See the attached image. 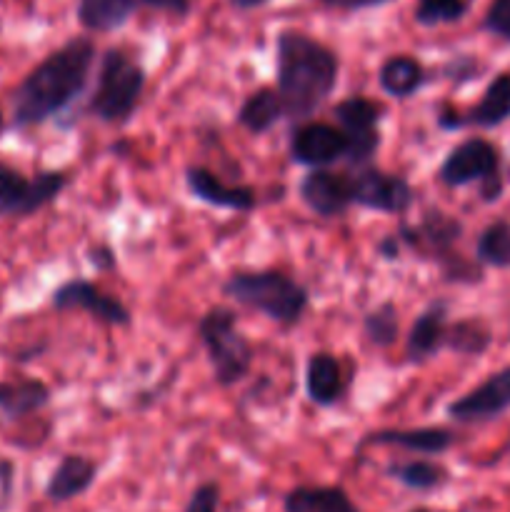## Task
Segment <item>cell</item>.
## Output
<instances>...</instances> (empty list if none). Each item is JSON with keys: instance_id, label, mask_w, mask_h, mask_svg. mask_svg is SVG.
<instances>
[{"instance_id": "cell-36", "label": "cell", "mask_w": 510, "mask_h": 512, "mask_svg": "<svg viewBox=\"0 0 510 512\" xmlns=\"http://www.w3.org/2000/svg\"><path fill=\"white\" fill-rule=\"evenodd\" d=\"M140 5H148V8L160 10V13L180 15V18L190 13V0H140Z\"/></svg>"}, {"instance_id": "cell-11", "label": "cell", "mask_w": 510, "mask_h": 512, "mask_svg": "<svg viewBox=\"0 0 510 512\" xmlns=\"http://www.w3.org/2000/svg\"><path fill=\"white\" fill-rule=\"evenodd\" d=\"M288 153L303 168H330L348 155V138L343 130L323 120H300L288 138Z\"/></svg>"}, {"instance_id": "cell-3", "label": "cell", "mask_w": 510, "mask_h": 512, "mask_svg": "<svg viewBox=\"0 0 510 512\" xmlns=\"http://www.w3.org/2000/svg\"><path fill=\"white\" fill-rule=\"evenodd\" d=\"M223 295L285 328L298 325L310 305L308 288L273 268L235 270L223 280Z\"/></svg>"}, {"instance_id": "cell-26", "label": "cell", "mask_w": 510, "mask_h": 512, "mask_svg": "<svg viewBox=\"0 0 510 512\" xmlns=\"http://www.w3.org/2000/svg\"><path fill=\"white\" fill-rule=\"evenodd\" d=\"M385 475L398 480L403 488L413 490V493H433L440 490L450 480L448 468L428 458L405 460V463H390L385 468Z\"/></svg>"}, {"instance_id": "cell-31", "label": "cell", "mask_w": 510, "mask_h": 512, "mask_svg": "<svg viewBox=\"0 0 510 512\" xmlns=\"http://www.w3.org/2000/svg\"><path fill=\"white\" fill-rule=\"evenodd\" d=\"M483 28L495 38L510 43V0H493L485 10Z\"/></svg>"}, {"instance_id": "cell-2", "label": "cell", "mask_w": 510, "mask_h": 512, "mask_svg": "<svg viewBox=\"0 0 510 512\" xmlns=\"http://www.w3.org/2000/svg\"><path fill=\"white\" fill-rule=\"evenodd\" d=\"M340 75L335 50L303 30L285 28L275 38V83L285 103V118L308 120L333 95Z\"/></svg>"}, {"instance_id": "cell-4", "label": "cell", "mask_w": 510, "mask_h": 512, "mask_svg": "<svg viewBox=\"0 0 510 512\" xmlns=\"http://www.w3.org/2000/svg\"><path fill=\"white\" fill-rule=\"evenodd\" d=\"M148 73L123 48L105 50L100 60L95 88L88 100V113L108 125H125L133 120L143 100Z\"/></svg>"}, {"instance_id": "cell-21", "label": "cell", "mask_w": 510, "mask_h": 512, "mask_svg": "<svg viewBox=\"0 0 510 512\" xmlns=\"http://www.w3.org/2000/svg\"><path fill=\"white\" fill-rule=\"evenodd\" d=\"M48 385L38 378L20 375L13 380H0V423H18L50 405Z\"/></svg>"}, {"instance_id": "cell-13", "label": "cell", "mask_w": 510, "mask_h": 512, "mask_svg": "<svg viewBox=\"0 0 510 512\" xmlns=\"http://www.w3.org/2000/svg\"><path fill=\"white\" fill-rule=\"evenodd\" d=\"M298 195L305 208L323 220L343 218L353 208V185L348 170L310 168L300 178Z\"/></svg>"}, {"instance_id": "cell-30", "label": "cell", "mask_w": 510, "mask_h": 512, "mask_svg": "<svg viewBox=\"0 0 510 512\" xmlns=\"http://www.w3.org/2000/svg\"><path fill=\"white\" fill-rule=\"evenodd\" d=\"M475 0H415L413 18L423 28L450 25L463 20L470 13Z\"/></svg>"}, {"instance_id": "cell-39", "label": "cell", "mask_w": 510, "mask_h": 512, "mask_svg": "<svg viewBox=\"0 0 510 512\" xmlns=\"http://www.w3.org/2000/svg\"><path fill=\"white\" fill-rule=\"evenodd\" d=\"M265 3H270V0H230V5L238 10H255V8H263Z\"/></svg>"}, {"instance_id": "cell-6", "label": "cell", "mask_w": 510, "mask_h": 512, "mask_svg": "<svg viewBox=\"0 0 510 512\" xmlns=\"http://www.w3.org/2000/svg\"><path fill=\"white\" fill-rule=\"evenodd\" d=\"M438 180L448 188H465L478 183L480 198L495 203L503 193L500 150L485 138H468L450 148L438 168Z\"/></svg>"}, {"instance_id": "cell-5", "label": "cell", "mask_w": 510, "mask_h": 512, "mask_svg": "<svg viewBox=\"0 0 510 512\" xmlns=\"http://www.w3.org/2000/svg\"><path fill=\"white\" fill-rule=\"evenodd\" d=\"M195 335L205 348L210 370L220 388H233L235 383L248 378L255 350L248 335L238 328V313L233 308L215 305L200 315Z\"/></svg>"}, {"instance_id": "cell-16", "label": "cell", "mask_w": 510, "mask_h": 512, "mask_svg": "<svg viewBox=\"0 0 510 512\" xmlns=\"http://www.w3.org/2000/svg\"><path fill=\"white\" fill-rule=\"evenodd\" d=\"M185 188L200 203L210 208L233 210V213H250L258 205V193L250 185H228L218 173L203 165L185 168Z\"/></svg>"}, {"instance_id": "cell-20", "label": "cell", "mask_w": 510, "mask_h": 512, "mask_svg": "<svg viewBox=\"0 0 510 512\" xmlns=\"http://www.w3.org/2000/svg\"><path fill=\"white\" fill-rule=\"evenodd\" d=\"M98 463L88 455L68 453L58 460L55 470L45 483V498L55 505L70 503L88 493L98 478Z\"/></svg>"}, {"instance_id": "cell-38", "label": "cell", "mask_w": 510, "mask_h": 512, "mask_svg": "<svg viewBox=\"0 0 510 512\" xmlns=\"http://www.w3.org/2000/svg\"><path fill=\"white\" fill-rule=\"evenodd\" d=\"M88 260L95 265V268H100V270H108V268H113V265H115V255H113V250L108 248V245H95V248L90 250Z\"/></svg>"}, {"instance_id": "cell-19", "label": "cell", "mask_w": 510, "mask_h": 512, "mask_svg": "<svg viewBox=\"0 0 510 512\" xmlns=\"http://www.w3.org/2000/svg\"><path fill=\"white\" fill-rule=\"evenodd\" d=\"M350 388V373L333 353H313L305 363V395L318 408H335Z\"/></svg>"}, {"instance_id": "cell-22", "label": "cell", "mask_w": 510, "mask_h": 512, "mask_svg": "<svg viewBox=\"0 0 510 512\" xmlns=\"http://www.w3.org/2000/svg\"><path fill=\"white\" fill-rule=\"evenodd\" d=\"M428 80V70L415 55L398 53L383 60L378 68V85L385 95L395 100H408L418 93Z\"/></svg>"}, {"instance_id": "cell-37", "label": "cell", "mask_w": 510, "mask_h": 512, "mask_svg": "<svg viewBox=\"0 0 510 512\" xmlns=\"http://www.w3.org/2000/svg\"><path fill=\"white\" fill-rule=\"evenodd\" d=\"M13 483H15V465L10 460L0 458V503H8L10 495H13Z\"/></svg>"}, {"instance_id": "cell-10", "label": "cell", "mask_w": 510, "mask_h": 512, "mask_svg": "<svg viewBox=\"0 0 510 512\" xmlns=\"http://www.w3.org/2000/svg\"><path fill=\"white\" fill-rule=\"evenodd\" d=\"M353 205L385 215H405L415 203V190L408 178L398 173H385L378 165L368 163L350 168Z\"/></svg>"}, {"instance_id": "cell-25", "label": "cell", "mask_w": 510, "mask_h": 512, "mask_svg": "<svg viewBox=\"0 0 510 512\" xmlns=\"http://www.w3.org/2000/svg\"><path fill=\"white\" fill-rule=\"evenodd\" d=\"M140 8V0H78V23L90 33H115Z\"/></svg>"}, {"instance_id": "cell-1", "label": "cell", "mask_w": 510, "mask_h": 512, "mask_svg": "<svg viewBox=\"0 0 510 512\" xmlns=\"http://www.w3.org/2000/svg\"><path fill=\"white\" fill-rule=\"evenodd\" d=\"M95 53L93 40L80 35L45 55L10 95L13 128L30 130L60 118L88 88Z\"/></svg>"}, {"instance_id": "cell-15", "label": "cell", "mask_w": 510, "mask_h": 512, "mask_svg": "<svg viewBox=\"0 0 510 512\" xmlns=\"http://www.w3.org/2000/svg\"><path fill=\"white\" fill-rule=\"evenodd\" d=\"M510 410V365L500 368L488 380L448 403L445 415L455 423H488Z\"/></svg>"}, {"instance_id": "cell-18", "label": "cell", "mask_w": 510, "mask_h": 512, "mask_svg": "<svg viewBox=\"0 0 510 512\" xmlns=\"http://www.w3.org/2000/svg\"><path fill=\"white\" fill-rule=\"evenodd\" d=\"M400 448L415 455H443L455 445V433L438 425H425V428H385L368 433L358 443V453L365 448Z\"/></svg>"}, {"instance_id": "cell-27", "label": "cell", "mask_w": 510, "mask_h": 512, "mask_svg": "<svg viewBox=\"0 0 510 512\" xmlns=\"http://www.w3.org/2000/svg\"><path fill=\"white\" fill-rule=\"evenodd\" d=\"M493 343L490 328L478 318H463L448 325V338H445V348L453 350L458 355H468V358H478Z\"/></svg>"}, {"instance_id": "cell-7", "label": "cell", "mask_w": 510, "mask_h": 512, "mask_svg": "<svg viewBox=\"0 0 510 512\" xmlns=\"http://www.w3.org/2000/svg\"><path fill=\"white\" fill-rule=\"evenodd\" d=\"M70 178L65 170H40L33 178L8 163H0V218H33L60 198Z\"/></svg>"}, {"instance_id": "cell-24", "label": "cell", "mask_w": 510, "mask_h": 512, "mask_svg": "<svg viewBox=\"0 0 510 512\" xmlns=\"http://www.w3.org/2000/svg\"><path fill=\"white\" fill-rule=\"evenodd\" d=\"M285 118V103L278 88H258L238 108V125L250 135H265Z\"/></svg>"}, {"instance_id": "cell-8", "label": "cell", "mask_w": 510, "mask_h": 512, "mask_svg": "<svg viewBox=\"0 0 510 512\" xmlns=\"http://www.w3.org/2000/svg\"><path fill=\"white\" fill-rule=\"evenodd\" d=\"M395 233H398L403 248L418 253V258L433 260L440 268V273H443L445 268H450V265L460 258L455 245L463 238V223H460L455 215L445 213V210L440 208L425 210L423 218L415 225L403 220Z\"/></svg>"}, {"instance_id": "cell-23", "label": "cell", "mask_w": 510, "mask_h": 512, "mask_svg": "<svg viewBox=\"0 0 510 512\" xmlns=\"http://www.w3.org/2000/svg\"><path fill=\"white\" fill-rule=\"evenodd\" d=\"M283 512H360L340 485H298L283 498Z\"/></svg>"}, {"instance_id": "cell-9", "label": "cell", "mask_w": 510, "mask_h": 512, "mask_svg": "<svg viewBox=\"0 0 510 512\" xmlns=\"http://www.w3.org/2000/svg\"><path fill=\"white\" fill-rule=\"evenodd\" d=\"M383 105L365 95H348L335 103L333 118L338 128L348 138V155L345 163L350 168L373 163L375 153L380 150V120H383Z\"/></svg>"}, {"instance_id": "cell-32", "label": "cell", "mask_w": 510, "mask_h": 512, "mask_svg": "<svg viewBox=\"0 0 510 512\" xmlns=\"http://www.w3.org/2000/svg\"><path fill=\"white\" fill-rule=\"evenodd\" d=\"M220 508V485L215 480L200 483L198 488L190 493L188 505L183 512H218Z\"/></svg>"}, {"instance_id": "cell-35", "label": "cell", "mask_w": 510, "mask_h": 512, "mask_svg": "<svg viewBox=\"0 0 510 512\" xmlns=\"http://www.w3.org/2000/svg\"><path fill=\"white\" fill-rule=\"evenodd\" d=\"M375 253H378L383 260H388V263L398 260L400 253H403V243H400L398 233L383 235V238H380L378 243H375Z\"/></svg>"}, {"instance_id": "cell-12", "label": "cell", "mask_w": 510, "mask_h": 512, "mask_svg": "<svg viewBox=\"0 0 510 512\" xmlns=\"http://www.w3.org/2000/svg\"><path fill=\"white\" fill-rule=\"evenodd\" d=\"M50 305L58 313H88L90 318L100 320L105 325H115V328H128L133 323V315H130L128 305L120 303L115 295L105 293L103 288H98L95 283L83 278L65 280L63 285L50 293Z\"/></svg>"}, {"instance_id": "cell-40", "label": "cell", "mask_w": 510, "mask_h": 512, "mask_svg": "<svg viewBox=\"0 0 510 512\" xmlns=\"http://www.w3.org/2000/svg\"><path fill=\"white\" fill-rule=\"evenodd\" d=\"M5 128H8V123H5V113H3V108H0V138L5 135Z\"/></svg>"}, {"instance_id": "cell-29", "label": "cell", "mask_w": 510, "mask_h": 512, "mask_svg": "<svg viewBox=\"0 0 510 512\" xmlns=\"http://www.w3.org/2000/svg\"><path fill=\"white\" fill-rule=\"evenodd\" d=\"M363 333L365 338H368V343L380 350L395 345L400 333L398 305H395L393 300H385V303L370 308L368 313L363 315Z\"/></svg>"}, {"instance_id": "cell-34", "label": "cell", "mask_w": 510, "mask_h": 512, "mask_svg": "<svg viewBox=\"0 0 510 512\" xmlns=\"http://www.w3.org/2000/svg\"><path fill=\"white\" fill-rule=\"evenodd\" d=\"M318 3L328 10H340V13H358V10L383 8L393 0H318Z\"/></svg>"}, {"instance_id": "cell-33", "label": "cell", "mask_w": 510, "mask_h": 512, "mask_svg": "<svg viewBox=\"0 0 510 512\" xmlns=\"http://www.w3.org/2000/svg\"><path fill=\"white\" fill-rule=\"evenodd\" d=\"M478 73H480V63L473 58V55H458V58H453L443 68L445 78L455 80V83H463V80L478 78Z\"/></svg>"}, {"instance_id": "cell-28", "label": "cell", "mask_w": 510, "mask_h": 512, "mask_svg": "<svg viewBox=\"0 0 510 512\" xmlns=\"http://www.w3.org/2000/svg\"><path fill=\"white\" fill-rule=\"evenodd\" d=\"M475 260L480 265L498 270H510V223L508 220H495L483 233L478 235L475 243Z\"/></svg>"}, {"instance_id": "cell-14", "label": "cell", "mask_w": 510, "mask_h": 512, "mask_svg": "<svg viewBox=\"0 0 510 512\" xmlns=\"http://www.w3.org/2000/svg\"><path fill=\"white\" fill-rule=\"evenodd\" d=\"M510 118V73H498L485 88L483 98L470 110H460L440 105L438 128L440 130H463V128H498Z\"/></svg>"}, {"instance_id": "cell-17", "label": "cell", "mask_w": 510, "mask_h": 512, "mask_svg": "<svg viewBox=\"0 0 510 512\" xmlns=\"http://www.w3.org/2000/svg\"><path fill=\"white\" fill-rule=\"evenodd\" d=\"M448 315L450 303L443 298L430 300L420 310V315L410 325L408 340H405V358H408V363H428L440 350H445V338H448L450 325Z\"/></svg>"}, {"instance_id": "cell-41", "label": "cell", "mask_w": 510, "mask_h": 512, "mask_svg": "<svg viewBox=\"0 0 510 512\" xmlns=\"http://www.w3.org/2000/svg\"><path fill=\"white\" fill-rule=\"evenodd\" d=\"M408 512H445V510H435V508H413Z\"/></svg>"}]
</instances>
